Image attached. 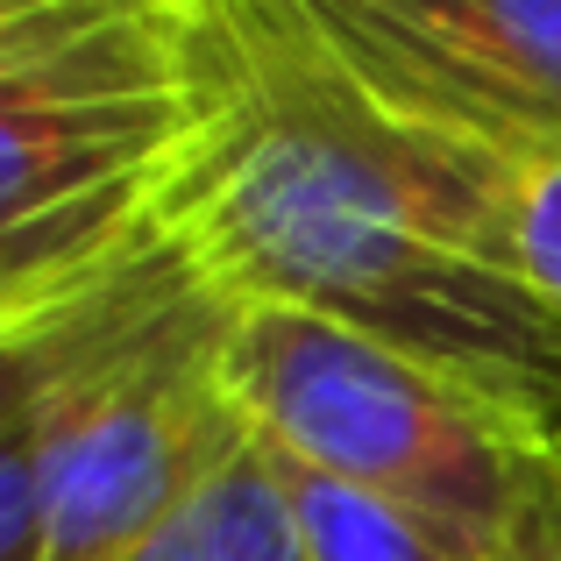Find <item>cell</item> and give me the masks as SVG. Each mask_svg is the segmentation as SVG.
I'll list each match as a JSON object with an SVG mask.
<instances>
[{"instance_id": "cell-7", "label": "cell", "mask_w": 561, "mask_h": 561, "mask_svg": "<svg viewBox=\"0 0 561 561\" xmlns=\"http://www.w3.org/2000/svg\"><path fill=\"white\" fill-rule=\"evenodd\" d=\"M271 469H277V491H285V505H291L306 561H477L462 540H448L440 526L412 519L405 505H391V497H377V491H356V483L320 477V469L285 462V455H271Z\"/></svg>"}, {"instance_id": "cell-4", "label": "cell", "mask_w": 561, "mask_h": 561, "mask_svg": "<svg viewBox=\"0 0 561 561\" xmlns=\"http://www.w3.org/2000/svg\"><path fill=\"white\" fill-rule=\"evenodd\" d=\"M228 391L271 455L391 497L477 561H505L561 526V426L548 412L356 328L242 306Z\"/></svg>"}, {"instance_id": "cell-8", "label": "cell", "mask_w": 561, "mask_h": 561, "mask_svg": "<svg viewBox=\"0 0 561 561\" xmlns=\"http://www.w3.org/2000/svg\"><path fill=\"white\" fill-rule=\"evenodd\" d=\"M491 263L561 320V157L554 164H505L491 206Z\"/></svg>"}, {"instance_id": "cell-9", "label": "cell", "mask_w": 561, "mask_h": 561, "mask_svg": "<svg viewBox=\"0 0 561 561\" xmlns=\"http://www.w3.org/2000/svg\"><path fill=\"white\" fill-rule=\"evenodd\" d=\"M505 561H561V526H554V534H540V540H526V548H512Z\"/></svg>"}, {"instance_id": "cell-1", "label": "cell", "mask_w": 561, "mask_h": 561, "mask_svg": "<svg viewBox=\"0 0 561 561\" xmlns=\"http://www.w3.org/2000/svg\"><path fill=\"white\" fill-rule=\"evenodd\" d=\"M214 128L157 234L234 306L356 328L561 426V320L491 263L505 157L356 93L291 0H214Z\"/></svg>"}, {"instance_id": "cell-5", "label": "cell", "mask_w": 561, "mask_h": 561, "mask_svg": "<svg viewBox=\"0 0 561 561\" xmlns=\"http://www.w3.org/2000/svg\"><path fill=\"white\" fill-rule=\"evenodd\" d=\"M370 107L505 164L561 157V0H291Z\"/></svg>"}, {"instance_id": "cell-2", "label": "cell", "mask_w": 561, "mask_h": 561, "mask_svg": "<svg viewBox=\"0 0 561 561\" xmlns=\"http://www.w3.org/2000/svg\"><path fill=\"white\" fill-rule=\"evenodd\" d=\"M234 320L157 228L0 320V561H114L256 440L228 391Z\"/></svg>"}, {"instance_id": "cell-3", "label": "cell", "mask_w": 561, "mask_h": 561, "mask_svg": "<svg viewBox=\"0 0 561 561\" xmlns=\"http://www.w3.org/2000/svg\"><path fill=\"white\" fill-rule=\"evenodd\" d=\"M214 100V0H0V320L157 228Z\"/></svg>"}, {"instance_id": "cell-6", "label": "cell", "mask_w": 561, "mask_h": 561, "mask_svg": "<svg viewBox=\"0 0 561 561\" xmlns=\"http://www.w3.org/2000/svg\"><path fill=\"white\" fill-rule=\"evenodd\" d=\"M114 561H306V548L271 455L263 440H249L214 483H199L164 526H150Z\"/></svg>"}]
</instances>
